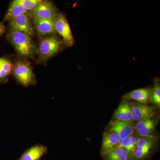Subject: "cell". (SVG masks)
Wrapping results in <instances>:
<instances>
[{"mask_svg":"<svg viewBox=\"0 0 160 160\" xmlns=\"http://www.w3.org/2000/svg\"><path fill=\"white\" fill-rule=\"evenodd\" d=\"M7 37L20 56L30 58L34 55L37 49L31 37L24 32L12 30H9Z\"/></svg>","mask_w":160,"mask_h":160,"instance_id":"6da1fadb","label":"cell"},{"mask_svg":"<svg viewBox=\"0 0 160 160\" xmlns=\"http://www.w3.org/2000/svg\"><path fill=\"white\" fill-rule=\"evenodd\" d=\"M12 73L18 83L25 87L36 85L37 82L32 67L28 61L17 62L13 65Z\"/></svg>","mask_w":160,"mask_h":160,"instance_id":"7a4b0ae2","label":"cell"},{"mask_svg":"<svg viewBox=\"0 0 160 160\" xmlns=\"http://www.w3.org/2000/svg\"><path fill=\"white\" fill-rule=\"evenodd\" d=\"M62 46L61 41L53 35L42 38L38 50L39 60L42 62H46L60 51Z\"/></svg>","mask_w":160,"mask_h":160,"instance_id":"3957f363","label":"cell"},{"mask_svg":"<svg viewBox=\"0 0 160 160\" xmlns=\"http://www.w3.org/2000/svg\"><path fill=\"white\" fill-rule=\"evenodd\" d=\"M55 6L51 2L42 1L36 8L30 12L29 15L33 21L54 20L58 14Z\"/></svg>","mask_w":160,"mask_h":160,"instance_id":"277c9868","label":"cell"},{"mask_svg":"<svg viewBox=\"0 0 160 160\" xmlns=\"http://www.w3.org/2000/svg\"><path fill=\"white\" fill-rule=\"evenodd\" d=\"M55 30L62 38L63 42L67 46H73L74 38L66 17L61 13H58L54 19Z\"/></svg>","mask_w":160,"mask_h":160,"instance_id":"5b68a950","label":"cell"},{"mask_svg":"<svg viewBox=\"0 0 160 160\" xmlns=\"http://www.w3.org/2000/svg\"><path fill=\"white\" fill-rule=\"evenodd\" d=\"M31 18L28 12L12 19L9 21V30L21 32L31 37L34 34V30Z\"/></svg>","mask_w":160,"mask_h":160,"instance_id":"8992f818","label":"cell"},{"mask_svg":"<svg viewBox=\"0 0 160 160\" xmlns=\"http://www.w3.org/2000/svg\"><path fill=\"white\" fill-rule=\"evenodd\" d=\"M109 131L117 133L122 139L132 135L134 129L131 122L115 120L111 123Z\"/></svg>","mask_w":160,"mask_h":160,"instance_id":"52a82bcc","label":"cell"},{"mask_svg":"<svg viewBox=\"0 0 160 160\" xmlns=\"http://www.w3.org/2000/svg\"><path fill=\"white\" fill-rule=\"evenodd\" d=\"M47 151L46 146L41 144H36L25 150L18 160H40Z\"/></svg>","mask_w":160,"mask_h":160,"instance_id":"ba28073f","label":"cell"},{"mask_svg":"<svg viewBox=\"0 0 160 160\" xmlns=\"http://www.w3.org/2000/svg\"><path fill=\"white\" fill-rule=\"evenodd\" d=\"M131 110L132 120L138 122L151 118L155 112L153 107L143 104L134 105L131 107Z\"/></svg>","mask_w":160,"mask_h":160,"instance_id":"9c48e42d","label":"cell"},{"mask_svg":"<svg viewBox=\"0 0 160 160\" xmlns=\"http://www.w3.org/2000/svg\"><path fill=\"white\" fill-rule=\"evenodd\" d=\"M121 140L119 135L115 132L110 131L104 132L101 150L102 155L115 148Z\"/></svg>","mask_w":160,"mask_h":160,"instance_id":"30bf717a","label":"cell"},{"mask_svg":"<svg viewBox=\"0 0 160 160\" xmlns=\"http://www.w3.org/2000/svg\"><path fill=\"white\" fill-rule=\"evenodd\" d=\"M155 121L151 118L138 122L136 126L138 133L142 137L151 138L155 129Z\"/></svg>","mask_w":160,"mask_h":160,"instance_id":"8fae6325","label":"cell"},{"mask_svg":"<svg viewBox=\"0 0 160 160\" xmlns=\"http://www.w3.org/2000/svg\"><path fill=\"white\" fill-rule=\"evenodd\" d=\"M38 34L40 37L52 35L55 33L54 20L33 21Z\"/></svg>","mask_w":160,"mask_h":160,"instance_id":"7c38bea8","label":"cell"},{"mask_svg":"<svg viewBox=\"0 0 160 160\" xmlns=\"http://www.w3.org/2000/svg\"><path fill=\"white\" fill-rule=\"evenodd\" d=\"M151 93V90L149 88H142L128 92L124 96V98L127 99L135 100L141 104H144L149 101Z\"/></svg>","mask_w":160,"mask_h":160,"instance_id":"4fadbf2b","label":"cell"},{"mask_svg":"<svg viewBox=\"0 0 160 160\" xmlns=\"http://www.w3.org/2000/svg\"><path fill=\"white\" fill-rule=\"evenodd\" d=\"M28 12L24 6L20 3L19 0H14L10 4L4 19L5 21H10L21 15Z\"/></svg>","mask_w":160,"mask_h":160,"instance_id":"5bb4252c","label":"cell"},{"mask_svg":"<svg viewBox=\"0 0 160 160\" xmlns=\"http://www.w3.org/2000/svg\"><path fill=\"white\" fill-rule=\"evenodd\" d=\"M113 116L117 121L131 122L132 120L131 106L127 103H121L115 112Z\"/></svg>","mask_w":160,"mask_h":160,"instance_id":"9a60e30c","label":"cell"},{"mask_svg":"<svg viewBox=\"0 0 160 160\" xmlns=\"http://www.w3.org/2000/svg\"><path fill=\"white\" fill-rule=\"evenodd\" d=\"M106 160H132L124 148H116L102 155Z\"/></svg>","mask_w":160,"mask_h":160,"instance_id":"2e32d148","label":"cell"},{"mask_svg":"<svg viewBox=\"0 0 160 160\" xmlns=\"http://www.w3.org/2000/svg\"><path fill=\"white\" fill-rule=\"evenodd\" d=\"M13 64L6 58H0V84L6 82L12 72Z\"/></svg>","mask_w":160,"mask_h":160,"instance_id":"e0dca14e","label":"cell"},{"mask_svg":"<svg viewBox=\"0 0 160 160\" xmlns=\"http://www.w3.org/2000/svg\"><path fill=\"white\" fill-rule=\"evenodd\" d=\"M138 141L137 137L131 135L129 137L121 139L116 148H122L126 149L133 160V154L137 147Z\"/></svg>","mask_w":160,"mask_h":160,"instance_id":"ac0fdd59","label":"cell"},{"mask_svg":"<svg viewBox=\"0 0 160 160\" xmlns=\"http://www.w3.org/2000/svg\"><path fill=\"white\" fill-rule=\"evenodd\" d=\"M19 1L28 12L36 8L42 0H19Z\"/></svg>","mask_w":160,"mask_h":160,"instance_id":"d6986e66","label":"cell"},{"mask_svg":"<svg viewBox=\"0 0 160 160\" xmlns=\"http://www.w3.org/2000/svg\"><path fill=\"white\" fill-rule=\"evenodd\" d=\"M151 98L152 102L158 107L160 106V86L159 83H156L154 89L151 91Z\"/></svg>","mask_w":160,"mask_h":160,"instance_id":"ffe728a7","label":"cell"},{"mask_svg":"<svg viewBox=\"0 0 160 160\" xmlns=\"http://www.w3.org/2000/svg\"><path fill=\"white\" fill-rule=\"evenodd\" d=\"M153 140L151 138L143 137L138 139L137 147L141 148H152Z\"/></svg>","mask_w":160,"mask_h":160,"instance_id":"44dd1931","label":"cell"},{"mask_svg":"<svg viewBox=\"0 0 160 160\" xmlns=\"http://www.w3.org/2000/svg\"><path fill=\"white\" fill-rule=\"evenodd\" d=\"M5 32V26L3 22H0V36Z\"/></svg>","mask_w":160,"mask_h":160,"instance_id":"7402d4cb","label":"cell"}]
</instances>
